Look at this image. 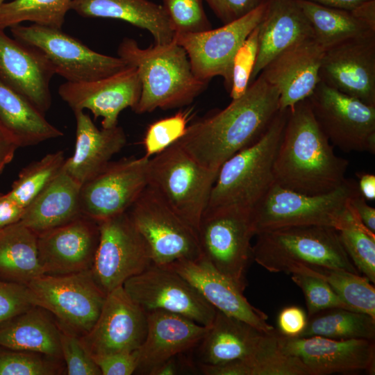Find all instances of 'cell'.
Here are the masks:
<instances>
[{
  "label": "cell",
  "mask_w": 375,
  "mask_h": 375,
  "mask_svg": "<svg viewBox=\"0 0 375 375\" xmlns=\"http://www.w3.org/2000/svg\"><path fill=\"white\" fill-rule=\"evenodd\" d=\"M279 93L260 74L225 108L188 125L176 142L202 166L219 170L260 139L279 112Z\"/></svg>",
  "instance_id": "cell-1"
},
{
  "label": "cell",
  "mask_w": 375,
  "mask_h": 375,
  "mask_svg": "<svg viewBox=\"0 0 375 375\" xmlns=\"http://www.w3.org/2000/svg\"><path fill=\"white\" fill-rule=\"evenodd\" d=\"M348 164L335 153L308 99L288 110L274 163L275 183L305 194H325L344 183Z\"/></svg>",
  "instance_id": "cell-2"
},
{
  "label": "cell",
  "mask_w": 375,
  "mask_h": 375,
  "mask_svg": "<svg viewBox=\"0 0 375 375\" xmlns=\"http://www.w3.org/2000/svg\"><path fill=\"white\" fill-rule=\"evenodd\" d=\"M117 54L137 69L141 94L133 110L138 114L187 106L208 85L196 77L185 50L174 40L142 48L134 39L125 38Z\"/></svg>",
  "instance_id": "cell-3"
},
{
  "label": "cell",
  "mask_w": 375,
  "mask_h": 375,
  "mask_svg": "<svg viewBox=\"0 0 375 375\" xmlns=\"http://www.w3.org/2000/svg\"><path fill=\"white\" fill-rule=\"evenodd\" d=\"M288 115V110H279L260 139L222 165L207 208L253 210L275 183L274 163Z\"/></svg>",
  "instance_id": "cell-4"
},
{
  "label": "cell",
  "mask_w": 375,
  "mask_h": 375,
  "mask_svg": "<svg viewBox=\"0 0 375 375\" xmlns=\"http://www.w3.org/2000/svg\"><path fill=\"white\" fill-rule=\"evenodd\" d=\"M256 235L253 260L270 272H285L292 265L305 264L359 274L343 248L338 231L332 227L296 226Z\"/></svg>",
  "instance_id": "cell-5"
},
{
  "label": "cell",
  "mask_w": 375,
  "mask_h": 375,
  "mask_svg": "<svg viewBox=\"0 0 375 375\" xmlns=\"http://www.w3.org/2000/svg\"><path fill=\"white\" fill-rule=\"evenodd\" d=\"M218 172L202 166L176 142L149 158V185L197 233Z\"/></svg>",
  "instance_id": "cell-6"
},
{
  "label": "cell",
  "mask_w": 375,
  "mask_h": 375,
  "mask_svg": "<svg viewBox=\"0 0 375 375\" xmlns=\"http://www.w3.org/2000/svg\"><path fill=\"white\" fill-rule=\"evenodd\" d=\"M360 193L358 184L347 179L325 194H305L275 183L253 210L255 235L281 228L317 225L342 226L349 200Z\"/></svg>",
  "instance_id": "cell-7"
},
{
  "label": "cell",
  "mask_w": 375,
  "mask_h": 375,
  "mask_svg": "<svg viewBox=\"0 0 375 375\" xmlns=\"http://www.w3.org/2000/svg\"><path fill=\"white\" fill-rule=\"evenodd\" d=\"M197 235L202 256L244 292L253 260V210L232 206L206 208Z\"/></svg>",
  "instance_id": "cell-8"
},
{
  "label": "cell",
  "mask_w": 375,
  "mask_h": 375,
  "mask_svg": "<svg viewBox=\"0 0 375 375\" xmlns=\"http://www.w3.org/2000/svg\"><path fill=\"white\" fill-rule=\"evenodd\" d=\"M27 287L33 306L48 311L61 328L79 337L93 327L106 297L91 269L65 275L42 274Z\"/></svg>",
  "instance_id": "cell-9"
},
{
  "label": "cell",
  "mask_w": 375,
  "mask_h": 375,
  "mask_svg": "<svg viewBox=\"0 0 375 375\" xmlns=\"http://www.w3.org/2000/svg\"><path fill=\"white\" fill-rule=\"evenodd\" d=\"M128 212L150 249L153 265L202 256L197 231L149 185Z\"/></svg>",
  "instance_id": "cell-10"
},
{
  "label": "cell",
  "mask_w": 375,
  "mask_h": 375,
  "mask_svg": "<svg viewBox=\"0 0 375 375\" xmlns=\"http://www.w3.org/2000/svg\"><path fill=\"white\" fill-rule=\"evenodd\" d=\"M14 38L40 49L55 73L66 81H92L115 74L128 65L119 57L106 56L90 49L62 28L33 24L10 28Z\"/></svg>",
  "instance_id": "cell-11"
},
{
  "label": "cell",
  "mask_w": 375,
  "mask_h": 375,
  "mask_svg": "<svg viewBox=\"0 0 375 375\" xmlns=\"http://www.w3.org/2000/svg\"><path fill=\"white\" fill-rule=\"evenodd\" d=\"M314 117L333 146L345 152L375 153V106L324 82L308 98Z\"/></svg>",
  "instance_id": "cell-12"
},
{
  "label": "cell",
  "mask_w": 375,
  "mask_h": 375,
  "mask_svg": "<svg viewBox=\"0 0 375 375\" xmlns=\"http://www.w3.org/2000/svg\"><path fill=\"white\" fill-rule=\"evenodd\" d=\"M98 223L99 240L91 272L107 294L153 263L150 249L128 211Z\"/></svg>",
  "instance_id": "cell-13"
},
{
  "label": "cell",
  "mask_w": 375,
  "mask_h": 375,
  "mask_svg": "<svg viewBox=\"0 0 375 375\" xmlns=\"http://www.w3.org/2000/svg\"><path fill=\"white\" fill-rule=\"evenodd\" d=\"M268 1L218 28L199 33H175L173 40L185 50L197 78L208 83L215 76H222L228 90L233 58L262 21Z\"/></svg>",
  "instance_id": "cell-14"
},
{
  "label": "cell",
  "mask_w": 375,
  "mask_h": 375,
  "mask_svg": "<svg viewBox=\"0 0 375 375\" xmlns=\"http://www.w3.org/2000/svg\"><path fill=\"white\" fill-rule=\"evenodd\" d=\"M123 288L146 312L160 310L210 326L217 310L187 279L165 266L152 265L127 279Z\"/></svg>",
  "instance_id": "cell-15"
},
{
  "label": "cell",
  "mask_w": 375,
  "mask_h": 375,
  "mask_svg": "<svg viewBox=\"0 0 375 375\" xmlns=\"http://www.w3.org/2000/svg\"><path fill=\"white\" fill-rule=\"evenodd\" d=\"M149 158L144 156L110 162L83 183L82 215L99 222L127 212L149 185Z\"/></svg>",
  "instance_id": "cell-16"
},
{
  "label": "cell",
  "mask_w": 375,
  "mask_h": 375,
  "mask_svg": "<svg viewBox=\"0 0 375 375\" xmlns=\"http://www.w3.org/2000/svg\"><path fill=\"white\" fill-rule=\"evenodd\" d=\"M319 77L327 85L375 106V31L325 49Z\"/></svg>",
  "instance_id": "cell-17"
},
{
  "label": "cell",
  "mask_w": 375,
  "mask_h": 375,
  "mask_svg": "<svg viewBox=\"0 0 375 375\" xmlns=\"http://www.w3.org/2000/svg\"><path fill=\"white\" fill-rule=\"evenodd\" d=\"M283 353L297 358L310 375L366 371L375 372L374 340H334L320 336L288 337L278 331Z\"/></svg>",
  "instance_id": "cell-18"
},
{
  "label": "cell",
  "mask_w": 375,
  "mask_h": 375,
  "mask_svg": "<svg viewBox=\"0 0 375 375\" xmlns=\"http://www.w3.org/2000/svg\"><path fill=\"white\" fill-rule=\"evenodd\" d=\"M147 331V312L120 285L106 294L94 325L80 338L93 357L138 349Z\"/></svg>",
  "instance_id": "cell-19"
},
{
  "label": "cell",
  "mask_w": 375,
  "mask_h": 375,
  "mask_svg": "<svg viewBox=\"0 0 375 375\" xmlns=\"http://www.w3.org/2000/svg\"><path fill=\"white\" fill-rule=\"evenodd\" d=\"M99 240V223L83 215L37 234L44 274L65 275L92 269Z\"/></svg>",
  "instance_id": "cell-20"
},
{
  "label": "cell",
  "mask_w": 375,
  "mask_h": 375,
  "mask_svg": "<svg viewBox=\"0 0 375 375\" xmlns=\"http://www.w3.org/2000/svg\"><path fill=\"white\" fill-rule=\"evenodd\" d=\"M61 99L73 111L89 110L94 118L101 117L102 128L117 126L119 113L135 107L141 94V83L135 67L98 80L67 82L58 88Z\"/></svg>",
  "instance_id": "cell-21"
},
{
  "label": "cell",
  "mask_w": 375,
  "mask_h": 375,
  "mask_svg": "<svg viewBox=\"0 0 375 375\" xmlns=\"http://www.w3.org/2000/svg\"><path fill=\"white\" fill-rule=\"evenodd\" d=\"M55 74L51 63L40 49L0 29V80L44 115L51 105L49 86Z\"/></svg>",
  "instance_id": "cell-22"
},
{
  "label": "cell",
  "mask_w": 375,
  "mask_h": 375,
  "mask_svg": "<svg viewBox=\"0 0 375 375\" xmlns=\"http://www.w3.org/2000/svg\"><path fill=\"white\" fill-rule=\"evenodd\" d=\"M165 267L191 283L217 310L242 320L256 328L272 333L275 328L267 315L253 306L231 279L215 268L203 256L197 260H178Z\"/></svg>",
  "instance_id": "cell-23"
},
{
  "label": "cell",
  "mask_w": 375,
  "mask_h": 375,
  "mask_svg": "<svg viewBox=\"0 0 375 375\" xmlns=\"http://www.w3.org/2000/svg\"><path fill=\"white\" fill-rule=\"evenodd\" d=\"M324 50L315 38L304 41L274 58L260 73L277 89L280 110H292L312 94L321 81Z\"/></svg>",
  "instance_id": "cell-24"
},
{
  "label": "cell",
  "mask_w": 375,
  "mask_h": 375,
  "mask_svg": "<svg viewBox=\"0 0 375 375\" xmlns=\"http://www.w3.org/2000/svg\"><path fill=\"white\" fill-rule=\"evenodd\" d=\"M147 331L138 349L135 372L149 374L175 356L197 347L208 327L183 315L160 310L147 312Z\"/></svg>",
  "instance_id": "cell-25"
},
{
  "label": "cell",
  "mask_w": 375,
  "mask_h": 375,
  "mask_svg": "<svg viewBox=\"0 0 375 375\" xmlns=\"http://www.w3.org/2000/svg\"><path fill=\"white\" fill-rule=\"evenodd\" d=\"M278 331H262L217 310L212 324L197 345L199 363L219 365L257 356L277 342Z\"/></svg>",
  "instance_id": "cell-26"
},
{
  "label": "cell",
  "mask_w": 375,
  "mask_h": 375,
  "mask_svg": "<svg viewBox=\"0 0 375 375\" xmlns=\"http://www.w3.org/2000/svg\"><path fill=\"white\" fill-rule=\"evenodd\" d=\"M313 38L311 25L295 0H269L258 24V49L250 84L274 58Z\"/></svg>",
  "instance_id": "cell-27"
},
{
  "label": "cell",
  "mask_w": 375,
  "mask_h": 375,
  "mask_svg": "<svg viewBox=\"0 0 375 375\" xmlns=\"http://www.w3.org/2000/svg\"><path fill=\"white\" fill-rule=\"evenodd\" d=\"M76 128L72 156L62 169L81 185L101 172L126 144L120 126L99 129L84 110L74 111Z\"/></svg>",
  "instance_id": "cell-28"
},
{
  "label": "cell",
  "mask_w": 375,
  "mask_h": 375,
  "mask_svg": "<svg viewBox=\"0 0 375 375\" xmlns=\"http://www.w3.org/2000/svg\"><path fill=\"white\" fill-rule=\"evenodd\" d=\"M70 10L83 17L126 22L149 32L155 44L169 43L175 34L163 6L149 0H72Z\"/></svg>",
  "instance_id": "cell-29"
},
{
  "label": "cell",
  "mask_w": 375,
  "mask_h": 375,
  "mask_svg": "<svg viewBox=\"0 0 375 375\" xmlns=\"http://www.w3.org/2000/svg\"><path fill=\"white\" fill-rule=\"evenodd\" d=\"M81 188V185L62 169L24 208L19 222L38 234L72 221L82 215Z\"/></svg>",
  "instance_id": "cell-30"
},
{
  "label": "cell",
  "mask_w": 375,
  "mask_h": 375,
  "mask_svg": "<svg viewBox=\"0 0 375 375\" xmlns=\"http://www.w3.org/2000/svg\"><path fill=\"white\" fill-rule=\"evenodd\" d=\"M0 346L62 359L60 327L48 311L38 306L0 326Z\"/></svg>",
  "instance_id": "cell-31"
},
{
  "label": "cell",
  "mask_w": 375,
  "mask_h": 375,
  "mask_svg": "<svg viewBox=\"0 0 375 375\" xmlns=\"http://www.w3.org/2000/svg\"><path fill=\"white\" fill-rule=\"evenodd\" d=\"M42 274L37 234L20 222L0 230V279L27 285Z\"/></svg>",
  "instance_id": "cell-32"
},
{
  "label": "cell",
  "mask_w": 375,
  "mask_h": 375,
  "mask_svg": "<svg viewBox=\"0 0 375 375\" xmlns=\"http://www.w3.org/2000/svg\"><path fill=\"white\" fill-rule=\"evenodd\" d=\"M0 122L15 136L21 147L63 135L28 100L1 80Z\"/></svg>",
  "instance_id": "cell-33"
},
{
  "label": "cell",
  "mask_w": 375,
  "mask_h": 375,
  "mask_svg": "<svg viewBox=\"0 0 375 375\" xmlns=\"http://www.w3.org/2000/svg\"><path fill=\"white\" fill-rule=\"evenodd\" d=\"M285 273H300L319 278L354 310L375 318V289L365 276L341 269L305 264L292 265Z\"/></svg>",
  "instance_id": "cell-34"
},
{
  "label": "cell",
  "mask_w": 375,
  "mask_h": 375,
  "mask_svg": "<svg viewBox=\"0 0 375 375\" xmlns=\"http://www.w3.org/2000/svg\"><path fill=\"white\" fill-rule=\"evenodd\" d=\"M320 336L334 340L375 338V318L349 309L332 308L308 317L299 337Z\"/></svg>",
  "instance_id": "cell-35"
},
{
  "label": "cell",
  "mask_w": 375,
  "mask_h": 375,
  "mask_svg": "<svg viewBox=\"0 0 375 375\" xmlns=\"http://www.w3.org/2000/svg\"><path fill=\"white\" fill-rule=\"evenodd\" d=\"M295 1L310 22L315 39L325 49L374 31L349 10L324 6L308 0Z\"/></svg>",
  "instance_id": "cell-36"
},
{
  "label": "cell",
  "mask_w": 375,
  "mask_h": 375,
  "mask_svg": "<svg viewBox=\"0 0 375 375\" xmlns=\"http://www.w3.org/2000/svg\"><path fill=\"white\" fill-rule=\"evenodd\" d=\"M72 0H12L0 6V29L24 22L62 28Z\"/></svg>",
  "instance_id": "cell-37"
},
{
  "label": "cell",
  "mask_w": 375,
  "mask_h": 375,
  "mask_svg": "<svg viewBox=\"0 0 375 375\" xmlns=\"http://www.w3.org/2000/svg\"><path fill=\"white\" fill-rule=\"evenodd\" d=\"M338 233L343 248L358 272L374 283L375 233L362 224L350 200Z\"/></svg>",
  "instance_id": "cell-38"
},
{
  "label": "cell",
  "mask_w": 375,
  "mask_h": 375,
  "mask_svg": "<svg viewBox=\"0 0 375 375\" xmlns=\"http://www.w3.org/2000/svg\"><path fill=\"white\" fill-rule=\"evenodd\" d=\"M66 158L62 151L45 155L22 169L8 196L25 208L60 172Z\"/></svg>",
  "instance_id": "cell-39"
},
{
  "label": "cell",
  "mask_w": 375,
  "mask_h": 375,
  "mask_svg": "<svg viewBox=\"0 0 375 375\" xmlns=\"http://www.w3.org/2000/svg\"><path fill=\"white\" fill-rule=\"evenodd\" d=\"M60 361L44 354L0 346V375L60 374Z\"/></svg>",
  "instance_id": "cell-40"
},
{
  "label": "cell",
  "mask_w": 375,
  "mask_h": 375,
  "mask_svg": "<svg viewBox=\"0 0 375 375\" xmlns=\"http://www.w3.org/2000/svg\"><path fill=\"white\" fill-rule=\"evenodd\" d=\"M190 111H179L150 124L143 139L145 156L151 158L182 138L188 126Z\"/></svg>",
  "instance_id": "cell-41"
},
{
  "label": "cell",
  "mask_w": 375,
  "mask_h": 375,
  "mask_svg": "<svg viewBox=\"0 0 375 375\" xmlns=\"http://www.w3.org/2000/svg\"><path fill=\"white\" fill-rule=\"evenodd\" d=\"M162 6L175 33H199L212 28L201 0H163Z\"/></svg>",
  "instance_id": "cell-42"
},
{
  "label": "cell",
  "mask_w": 375,
  "mask_h": 375,
  "mask_svg": "<svg viewBox=\"0 0 375 375\" xmlns=\"http://www.w3.org/2000/svg\"><path fill=\"white\" fill-rule=\"evenodd\" d=\"M291 274L292 280L303 293L308 317L321 310L332 308L354 310L344 302L324 280L304 274Z\"/></svg>",
  "instance_id": "cell-43"
},
{
  "label": "cell",
  "mask_w": 375,
  "mask_h": 375,
  "mask_svg": "<svg viewBox=\"0 0 375 375\" xmlns=\"http://www.w3.org/2000/svg\"><path fill=\"white\" fill-rule=\"evenodd\" d=\"M258 49V25L236 52L231 66L228 91L232 99L241 97L250 85Z\"/></svg>",
  "instance_id": "cell-44"
},
{
  "label": "cell",
  "mask_w": 375,
  "mask_h": 375,
  "mask_svg": "<svg viewBox=\"0 0 375 375\" xmlns=\"http://www.w3.org/2000/svg\"><path fill=\"white\" fill-rule=\"evenodd\" d=\"M60 329L61 351L67 374L101 375L99 367L83 346L80 337L60 327Z\"/></svg>",
  "instance_id": "cell-45"
},
{
  "label": "cell",
  "mask_w": 375,
  "mask_h": 375,
  "mask_svg": "<svg viewBox=\"0 0 375 375\" xmlns=\"http://www.w3.org/2000/svg\"><path fill=\"white\" fill-rule=\"evenodd\" d=\"M33 306L26 285L0 279V326Z\"/></svg>",
  "instance_id": "cell-46"
},
{
  "label": "cell",
  "mask_w": 375,
  "mask_h": 375,
  "mask_svg": "<svg viewBox=\"0 0 375 375\" xmlns=\"http://www.w3.org/2000/svg\"><path fill=\"white\" fill-rule=\"evenodd\" d=\"M103 375H131L138 367V349L92 357Z\"/></svg>",
  "instance_id": "cell-47"
},
{
  "label": "cell",
  "mask_w": 375,
  "mask_h": 375,
  "mask_svg": "<svg viewBox=\"0 0 375 375\" xmlns=\"http://www.w3.org/2000/svg\"><path fill=\"white\" fill-rule=\"evenodd\" d=\"M307 321L308 317L302 308L295 306L284 308L278 316V331L285 336L299 337Z\"/></svg>",
  "instance_id": "cell-48"
},
{
  "label": "cell",
  "mask_w": 375,
  "mask_h": 375,
  "mask_svg": "<svg viewBox=\"0 0 375 375\" xmlns=\"http://www.w3.org/2000/svg\"><path fill=\"white\" fill-rule=\"evenodd\" d=\"M265 1L218 0L214 12L224 24H226L247 15Z\"/></svg>",
  "instance_id": "cell-49"
},
{
  "label": "cell",
  "mask_w": 375,
  "mask_h": 375,
  "mask_svg": "<svg viewBox=\"0 0 375 375\" xmlns=\"http://www.w3.org/2000/svg\"><path fill=\"white\" fill-rule=\"evenodd\" d=\"M24 208L14 201L7 193L0 192V230L19 222Z\"/></svg>",
  "instance_id": "cell-50"
},
{
  "label": "cell",
  "mask_w": 375,
  "mask_h": 375,
  "mask_svg": "<svg viewBox=\"0 0 375 375\" xmlns=\"http://www.w3.org/2000/svg\"><path fill=\"white\" fill-rule=\"evenodd\" d=\"M19 147L21 146L17 139L0 122V174Z\"/></svg>",
  "instance_id": "cell-51"
},
{
  "label": "cell",
  "mask_w": 375,
  "mask_h": 375,
  "mask_svg": "<svg viewBox=\"0 0 375 375\" xmlns=\"http://www.w3.org/2000/svg\"><path fill=\"white\" fill-rule=\"evenodd\" d=\"M367 200L358 193L350 199V204L362 224L375 233V208L367 203Z\"/></svg>",
  "instance_id": "cell-52"
},
{
  "label": "cell",
  "mask_w": 375,
  "mask_h": 375,
  "mask_svg": "<svg viewBox=\"0 0 375 375\" xmlns=\"http://www.w3.org/2000/svg\"><path fill=\"white\" fill-rule=\"evenodd\" d=\"M181 354L170 358L154 368L149 375H174L183 373L185 368H192L189 361H183Z\"/></svg>",
  "instance_id": "cell-53"
},
{
  "label": "cell",
  "mask_w": 375,
  "mask_h": 375,
  "mask_svg": "<svg viewBox=\"0 0 375 375\" xmlns=\"http://www.w3.org/2000/svg\"><path fill=\"white\" fill-rule=\"evenodd\" d=\"M350 12L356 19L375 31V0L365 1Z\"/></svg>",
  "instance_id": "cell-54"
},
{
  "label": "cell",
  "mask_w": 375,
  "mask_h": 375,
  "mask_svg": "<svg viewBox=\"0 0 375 375\" xmlns=\"http://www.w3.org/2000/svg\"><path fill=\"white\" fill-rule=\"evenodd\" d=\"M358 187L360 194L366 199H375V175L368 173H359Z\"/></svg>",
  "instance_id": "cell-55"
},
{
  "label": "cell",
  "mask_w": 375,
  "mask_h": 375,
  "mask_svg": "<svg viewBox=\"0 0 375 375\" xmlns=\"http://www.w3.org/2000/svg\"><path fill=\"white\" fill-rule=\"evenodd\" d=\"M324 6L351 11L369 0H308Z\"/></svg>",
  "instance_id": "cell-56"
},
{
  "label": "cell",
  "mask_w": 375,
  "mask_h": 375,
  "mask_svg": "<svg viewBox=\"0 0 375 375\" xmlns=\"http://www.w3.org/2000/svg\"><path fill=\"white\" fill-rule=\"evenodd\" d=\"M206 1L214 11L217 7L218 0H206Z\"/></svg>",
  "instance_id": "cell-57"
},
{
  "label": "cell",
  "mask_w": 375,
  "mask_h": 375,
  "mask_svg": "<svg viewBox=\"0 0 375 375\" xmlns=\"http://www.w3.org/2000/svg\"><path fill=\"white\" fill-rule=\"evenodd\" d=\"M6 0H0V6L3 3L5 2Z\"/></svg>",
  "instance_id": "cell-58"
}]
</instances>
